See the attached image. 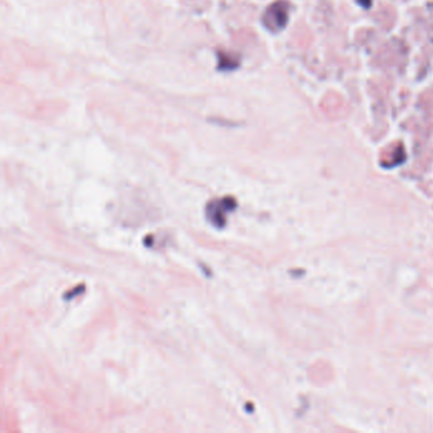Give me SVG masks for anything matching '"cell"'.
Masks as SVG:
<instances>
[{"label":"cell","instance_id":"obj_1","mask_svg":"<svg viewBox=\"0 0 433 433\" xmlns=\"http://www.w3.org/2000/svg\"><path fill=\"white\" fill-rule=\"evenodd\" d=\"M235 205V198H222L220 201H212L207 205V217L216 226H222L226 221V214L232 211Z\"/></svg>","mask_w":433,"mask_h":433}]
</instances>
